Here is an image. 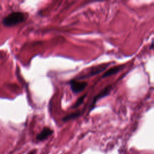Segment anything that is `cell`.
Masks as SVG:
<instances>
[{"label":"cell","instance_id":"1","mask_svg":"<svg viewBox=\"0 0 154 154\" xmlns=\"http://www.w3.org/2000/svg\"><path fill=\"white\" fill-rule=\"evenodd\" d=\"M27 16L22 12H13L3 21V24L6 27H14L24 22Z\"/></svg>","mask_w":154,"mask_h":154},{"label":"cell","instance_id":"2","mask_svg":"<svg viewBox=\"0 0 154 154\" xmlns=\"http://www.w3.org/2000/svg\"><path fill=\"white\" fill-rule=\"evenodd\" d=\"M88 83L86 81H78L72 80L70 81V86L72 91L74 93H79L83 91L87 86Z\"/></svg>","mask_w":154,"mask_h":154},{"label":"cell","instance_id":"3","mask_svg":"<svg viewBox=\"0 0 154 154\" xmlns=\"http://www.w3.org/2000/svg\"><path fill=\"white\" fill-rule=\"evenodd\" d=\"M111 88H112V86H108L106 87L98 95H96L94 98V99H93V100L92 101V104L91 106V107H90L89 112H91L92 110L94 108V107L95 106V104H96V103L98 102V100H99L100 99H101L102 98L108 96L110 94V92L111 91Z\"/></svg>","mask_w":154,"mask_h":154},{"label":"cell","instance_id":"4","mask_svg":"<svg viewBox=\"0 0 154 154\" xmlns=\"http://www.w3.org/2000/svg\"><path fill=\"white\" fill-rule=\"evenodd\" d=\"M53 133V131L48 127H45L42 132L38 134L36 137V140L39 142H42L46 140L49 136Z\"/></svg>","mask_w":154,"mask_h":154},{"label":"cell","instance_id":"5","mask_svg":"<svg viewBox=\"0 0 154 154\" xmlns=\"http://www.w3.org/2000/svg\"><path fill=\"white\" fill-rule=\"evenodd\" d=\"M124 67V65H119L116 66H114L111 68H110L109 70L106 71L102 76V78H106V77H108L110 76H111L113 75H114L116 73H118Z\"/></svg>","mask_w":154,"mask_h":154},{"label":"cell","instance_id":"6","mask_svg":"<svg viewBox=\"0 0 154 154\" xmlns=\"http://www.w3.org/2000/svg\"><path fill=\"white\" fill-rule=\"evenodd\" d=\"M108 66H109V64H107V65L106 64H104V65H101L97 66L91 70V71L88 74V76H91L96 75L98 73H99L101 72L105 71Z\"/></svg>","mask_w":154,"mask_h":154},{"label":"cell","instance_id":"7","mask_svg":"<svg viewBox=\"0 0 154 154\" xmlns=\"http://www.w3.org/2000/svg\"><path fill=\"white\" fill-rule=\"evenodd\" d=\"M81 112H75V113H71L69 114H68L66 116H65V117H63L62 118V121L63 122H67L69 121L70 120H73L76 119L77 118H78L81 115Z\"/></svg>","mask_w":154,"mask_h":154},{"label":"cell","instance_id":"8","mask_svg":"<svg viewBox=\"0 0 154 154\" xmlns=\"http://www.w3.org/2000/svg\"><path fill=\"white\" fill-rule=\"evenodd\" d=\"M86 96H87V95L85 94V95L81 96V97H80V98L78 99V100L76 101V103H75V104L73 105V106L72 107V108H77V107H78L79 106H80L83 103V102H84V101Z\"/></svg>","mask_w":154,"mask_h":154},{"label":"cell","instance_id":"9","mask_svg":"<svg viewBox=\"0 0 154 154\" xmlns=\"http://www.w3.org/2000/svg\"><path fill=\"white\" fill-rule=\"evenodd\" d=\"M36 152V150H33L32 151H31L30 153H29L28 154H35Z\"/></svg>","mask_w":154,"mask_h":154},{"label":"cell","instance_id":"10","mask_svg":"<svg viewBox=\"0 0 154 154\" xmlns=\"http://www.w3.org/2000/svg\"><path fill=\"white\" fill-rule=\"evenodd\" d=\"M153 41H152V43H151V45H150V49H153Z\"/></svg>","mask_w":154,"mask_h":154}]
</instances>
